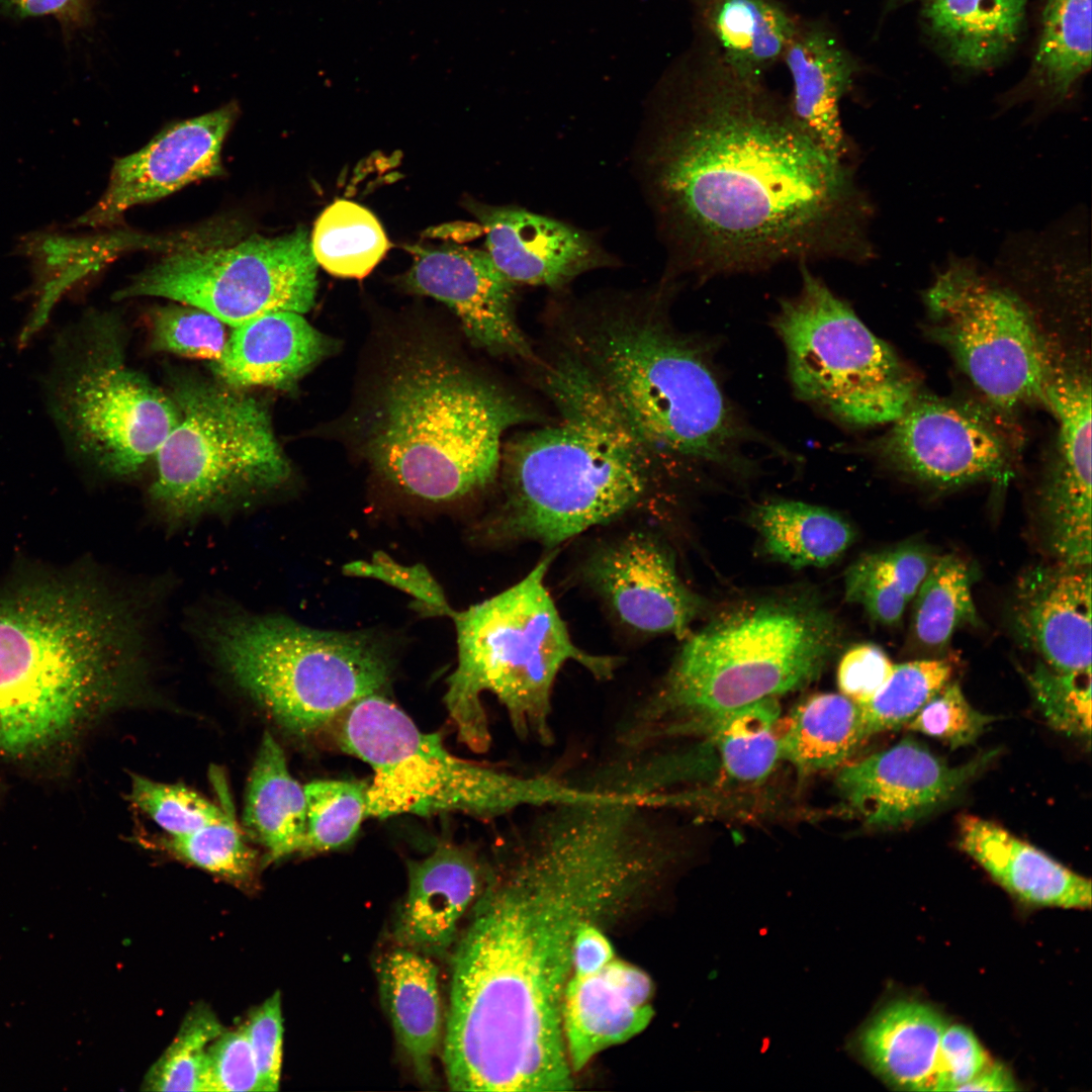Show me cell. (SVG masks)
<instances>
[{"label": "cell", "instance_id": "cell-1", "mask_svg": "<svg viewBox=\"0 0 1092 1092\" xmlns=\"http://www.w3.org/2000/svg\"><path fill=\"white\" fill-rule=\"evenodd\" d=\"M666 864L656 827L616 798L541 807L518 826L454 956L443 1050L452 1090L570 1089L562 1000L574 937Z\"/></svg>", "mask_w": 1092, "mask_h": 1092}, {"label": "cell", "instance_id": "cell-2", "mask_svg": "<svg viewBox=\"0 0 1092 1092\" xmlns=\"http://www.w3.org/2000/svg\"><path fill=\"white\" fill-rule=\"evenodd\" d=\"M633 169L670 277L876 257L875 209L854 164L825 152L788 101L716 53L685 58L655 85Z\"/></svg>", "mask_w": 1092, "mask_h": 1092}, {"label": "cell", "instance_id": "cell-3", "mask_svg": "<svg viewBox=\"0 0 1092 1092\" xmlns=\"http://www.w3.org/2000/svg\"><path fill=\"white\" fill-rule=\"evenodd\" d=\"M131 606L80 575H36L0 593V754L73 740L138 679Z\"/></svg>", "mask_w": 1092, "mask_h": 1092}, {"label": "cell", "instance_id": "cell-4", "mask_svg": "<svg viewBox=\"0 0 1092 1092\" xmlns=\"http://www.w3.org/2000/svg\"><path fill=\"white\" fill-rule=\"evenodd\" d=\"M543 388L558 421L508 447L504 502L484 534L553 548L649 510L658 458L583 361L573 351L560 353L544 372Z\"/></svg>", "mask_w": 1092, "mask_h": 1092}, {"label": "cell", "instance_id": "cell-5", "mask_svg": "<svg viewBox=\"0 0 1092 1092\" xmlns=\"http://www.w3.org/2000/svg\"><path fill=\"white\" fill-rule=\"evenodd\" d=\"M354 419L371 467L405 493L450 502L490 484L502 438L529 419L515 398L429 341L392 351Z\"/></svg>", "mask_w": 1092, "mask_h": 1092}, {"label": "cell", "instance_id": "cell-6", "mask_svg": "<svg viewBox=\"0 0 1092 1092\" xmlns=\"http://www.w3.org/2000/svg\"><path fill=\"white\" fill-rule=\"evenodd\" d=\"M839 643L833 616L802 598L764 601L711 623L686 640L618 728L616 745L629 753L667 747L745 706L800 690Z\"/></svg>", "mask_w": 1092, "mask_h": 1092}, {"label": "cell", "instance_id": "cell-7", "mask_svg": "<svg viewBox=\"0 0 1092 1092\" xmlns=\"http://www.w3.org/2000/svg\"><path fill=\"white\" fill-rule=\"evenodd\" d=\"M663 291L606 306L574 352L657 458L735 462L742 430L705 357L659 315Z\"/></svg>", "mask_w": 1092, "mask_h": 1092}, {"label": "cell", "instance_id": "cell-8", "mask_svg": "<svg viewBox=\"0 0 1092 1092\" xmlns=\"http://www.w3.org/2000/svg\"><path fill=\"white\" fill-rule=\"evenodd\" d=\"M555 555L549 552L494 597L462 612L448 606L443 613L454 620L458 647L444 701L459 741L475 752L491 744L483 693L498 700L519 738L549 746L552 692L562 666L576 661L607 679L620 664V658L588 653L572 642L544 582Z\"/></svg>", "mask_w": 1092, "mask_h": 1092}, {"label": "cell", "instance_id": "cell-9", "mask_svg": "<svg viewBox=\"0 0 1092 1092\" xmlns=\"http://www.w3.org/2000/svg\"><path fill=\"white\" fill-rule=\"evenodd\" d=\"M332 724L339 747L373 769L366 817L461 812L492 819L594 794L551 776L513 775L459 758L438 733L421 731L379 694L358 700Z\"/></svg>", "mask_w": 1092, "mask_h": 1092}, {"label": "cell", "instance_id": "cell-10", "mask_svg": "<svg viewBox=\"0 0 1092 1092\" xmlns=\"http://www.w3.org/2000/svg\"><path fill=\"white\" fill-rule=\"evenodd\" d=\"M228 674L287 731H321L390 677L386 646L364 632L309 628L281 616L236 615L213 630Z\"/></svg>", "mask_w": 1092, "mask_h": 1092}, {"label": "cell", "instance_id": "cell-11", "mask_svg": "<svg viewBox=\"0 0 1092 1092\" xmlns=\"http://www.w3.org/2000/svg\"><path fill=\"white\" fill-rule=\"evenodd\" d=\"M176 425L154 460L150 489L170 520L184 522L283 485L291 466L266 405L222 383L178 377Z\"/></svg>", "mask_w": 1092, "mask_h": 1092}, {"label": "cell", "instance_id": "cell-12", "mask_svg": "<svg viewBox=\"0 0 1092 1092\" xmlns=\"http://www.w3.org/2000/svg\"><path fill=\"white\" fill-rule=\"evenodd\" d=\"M772 326L796 394L842 424H891L917 395L913 375L895 352L807 264H801L798 292L781 301Z\"/></svg>", "mask_w": 1092, "mask_h": 1092}, {"label": "cell", "instance_id": "cell-13", "mask_svg": "<svg viewBox=\"0 0 1092 1092\" xmlns=\"http://www.w3.org/2000/svg\"><path fill=\"white\" fill-rule=\"evenodd\" d=\"M930 334L1003 413L1043 400L1052 349L998 253L984 270L952 255L923 292Z\"/></svg>", "mask_w": 1092, "mask_h": 1092}, {"label": "cell", "instance_id": "cell-14", "mask_svg": "<svg viewBox=\"0 0 1092 1092\" xmlns=\"http://www.w3.org/2000/svg\"><path fill=\"white\" fill-rule=\"evenodd\" d=\"M118 323L90 316L54 388L56 419L98 469L129 477L154 460L178 420L170 394L131 367Z\"/></svg>", "mask_w": 1092, "mask_h": 1092}, {"label": "cell", "instance_id": "cell-15", "mask_svg": "<svg viewBox=\"0 0 1092 1092\" xmlns=\"http://www.w3.org/2000/svg\"><path fill=\"white\" fill-rule=\"evenodd\" d=\"M316 267L304 228L275 238L168 253L116 291V299L157 296L203 309L232 328L275 310L307 312Z\"/></svg>", "mask_w": 1092, "mask_h": 1092}, {"label": "cell", "instance_id": "cell-16", "mask_svg": "<svg viewBox=\"0 0 1092 1092\" xmlns=\"http://www.w3.org/2000/svg\"><path fill=\"white\" fill-rule=\"evenodd\" d=\"M781 719L777 698L758 701L682 742L607 764L593 785L653 810L697 809L752 792L781 761Z\"/></svg>", "mask_w": 1092, "mask_h": 1092}, {"label": "cell", "instance_id": "cell-17", "mask_svg": "<svg viewBox=\"0 0 1092 1092\" xmlns=\"http://www.w3.org/2000/svg\"><path fill=\"white\" fill-rule=\"evenodd\" d=\"M1042 403L1057 422L1053 453L1037 496L1046 552L1058 561L1091 560V380L1075 360L1052 353Z\"/></svg>", "mask_w": 1092, "mask_h": 1092}, {"label": "cell", "instance_id": "cell-18", "mask_svg": "<svg viewBox=\"0 0 1092 1092\" xmlns=\"http://www.w3.org/2000/svg\"><path fill=\"white\" fill-rule=\"evenodd\" d=\"M877 448L898 472L935 488L1011 477L1010 450L999 431L974 410L944 398L917 393Z\"/></svg>", "mask_w": 1092, "mask_h": 1092}, {"label": "cell", "instance_id": "cell-19", "mask_svg": "<svg viewBox=\"0 0 1092 1092\" xmlns=\"http://www.w3.org/2000/svg\"><path fill=\"white\" fill-rule=\"evenodd\" d=\"M583 575L617 620L641 634L684 638L700 610L671 550L644 530L600 545L586 559Z\"/></svg>", "mask_w": 1092, "mask_h": 1092}, {"label": "cell", "instance_id": "cell-20", "mask_svg": "<svg viewBox=\"0 0 1092 1092\" xmlns=\"http://www.w3.org/2000/svg\"><path fill=\"white\" fill-rule=\"evenodd\" d=\"M996 754L986 751L951 766L920 742L904 738L841 766L836 788L847 809L866 825L899 827L951 800Z\"/></svg>", "mask_w": 1092, "mask_h": 1092}, {"label": "cell", "instance_id": "cell-21", "mask_svg": "<svg viewBox=\"0 0 1092 1092\" xmlns=\"http://www.w3.org/2000/svg\"><path fill=\"white\" fill-rule=\"evenodd\" d=\"M238 113L239 106L232 101L176 122L140 151L116 160L105 192L74 224L113 225L134 205L162 198L196 180L221 175L222 144Z\"/></svg>", "mask_w": 1092, "mask_h": 1092}, {"label": "cell", "instance_id": "cell-22", "mask_svg": "<svg viewBox=\"0 0 1092 1092\" xmlns=\"http://www.w3.org/2000/svg\"><path fill=\"white\" fill-rule=\"evenodd\" d=\"M407 288L438 299L457 315L467 339L494 355L533 358L515 311L516 284L487 252L459 246L413 247Z\"/></svg>", "mask_w": 1092, "mask_h": 1092}, {"label": "cell", "instance_id": "cell-23", "mask_svg": "<svg viewBox=\"0 0 1092 1092\" xmlns=\"http://www.w3.org/2000/svg\"><path fill=\"white\" fill-rule=\"evenodd\" d=\"M468 208L486 233L493 264L516 285L560 290L579 275L618 263L593 235L564 221L516 205L471 201Z\"/></svg>", "mask_w": 1092, "mask_h": 1092}, {"label": "cell", "instance_id": "cell-24", "mask_svg": "<svg viewBox=\"0 0 1092 1092\" xmlns=\"http://www.w3.org/2000/svg\"><path fill=\"white\" fill-rule=\"evenodd\" d=\"M1014 634L1062 672L1091 670L1090 566L1060 562L1021 575L1011 608Z\"/></svg>", "mask_w": 1092, "mask_h": 1092}, {"label": "cell", "instance_id": "cell-25", "mask_svg": "<svg viewBox=\"0 0 1092 1092\" xmlns=\"http://www.w3.org/2000/svg\"><path fill=\"white\" fill-rule=\"evenodd\" d=\"M653 985L639 968L613 958L570 971L562 1000V1032L571 1070L640 1033L650 1022Z\"/></svg>", "mask_w": 1092, "mask_h": 1092}, {"label": "cell", "instance_id": "cell-26", "mask_svg": "<svg viewBox=\"0 0 1092 1092\" xmlns=\"http://www.w3.org/2000/svg\"><path fill=\"white\" fill-rule=\"evenodd\" d=\"M408 888L395 934L400 945L441 956L452 944L458 923L480 894L488 873L475 851L440 843L421 860L407 863Z\"/></svg>", "mask_w": 1092, "mask_h": 1092}, {"label": "cell", "instance_id": "cell-27", "mask_svg": "<svg viewBox=\"0 0 1092 1092\" xmlns=\"http://www.w3.org/2000/svg\"><path fill=\"white\" fill-rule=\"evenodd\" d=\"M214 239L215 231L210 223L171 235L119 230L81 237L43 233L28 237L22 251L33 264L37 299L20 342L24 344L44 326L54 306L75 283L119 256L139 250L166 251L168 254L204 247Z\"/></svg>", "mask_w": 1092, "mask_h": 1092}, {"label": "cell", "instance_id": "cell-28", "mask_svg": "<svg viewBox=\"0 0 1092 1092\" xmlns=\"http://www.w3.org/2000/svg\"><path fill=\"white\" fill-rule=\"evenodd\" d=\"M335 349V341L302 313L275 310L234 327L211 367L220 383L235 389L291 390Z\"/></svg>", "mask_w": 1092, "mask_h": 1092}, {"label": "cell", "instance_id": "cell-29", "mask_svg": "<svg viewBox=\"0 0 1092 1092\" xmlns=\"http://www.w3.org/2000/svg\"><path fill=\"white\" fill-rule=\"evenodd\" d=\"M782 60L792 81L788 105L798 124L830 156L853 162L841 101L857 72L854 59L825 25L799 22Z\"/></svg>", "mask_w": 1092, "mask_h": 1092}, {"label": "cell", "instance_id": "cell-30", "mask_svg": "<svg viewBox=\"0 0 1092 1092\" xmlns=\"http://www.w3.org/2000/svg\"><path fill=\"white\" fill-rule=\"evenodd\" d=\"M959 847L1005 891L1037 907L1087 909L1091 882L1002 826L974 816L958 821Z\"/></svg>", "mask_w": 1092, "mask_h": 1092}, {"label": "cell", "instance_id": "cell-31", "mask_svg": "<svg viewBox=\"0 0 1092 1092\" xmlns=\"http://www.w3.org/2000/svg\"><path fill=\"white\" fill-rule=\"evenodd\" d=\"M1091 67V0H1046L1027 77L1006 93L999 112L1032 101L1027 123L1066 104Z\"/></svg>", "mask_w": 1092, "mask_h": 1092}, {"label": "cell", "instance_id": "cell-32", "mask_svg": "<svg viewBox=\"0 0 1092 1092\" xmlns=\"http://www.w3.org/2000/svg\"><path fill=\"white\" fill-rule=\"evenodd\" d=\"M381 1002L418 1080H434L433 1060L442 1036L438 969L426 954L398 946L376 965Z\"/></svg>", "mask_w": 1092, "mask_h": 1092}, {"label": "cell", "instance_id": "cell-33", "mask_svg": "<svg viewBox=\"0 0 1092 1092\" xmlns=\"http://www.w3.org/2000/svg\"><path fill=\"white\" fill-rule=\"evenodd\" d=\"M944 1018L920 1001L896 1000L861 1031L858 1044L873 1071L891 1087L933 1091Z\"/></svg>", "mask_w": 1092, "mask_h": 1092}, {"label": "cell", "instance_id": "cell-34", "mask_svg": "<svg viewBox=\"0 0 1092 1092\" xmlns=\"http://www.w3.org/2000/svg\"><path fill=\"white\" fill-rule=\"evenodd\" d=\"M699 23L722 62L738 77L762 81L795 34L799 21L779 0H693Z\"/></svg>", "mask_w": 1092, "mask_h": 1092}, {"label": "cell", "instance_id": "cell-35", "mask_svg": "<svg viewBox=\"0 0 1092 1092\" xmlns=\"http://www.w3.org/2000/svg\"><path fill=\"white\" fill-rule=\"evenodd\" d=\"M243 821L267 851L263 866L302 849L306 833L304 790L289 772L282 747L268 731L249 776Z\"/></svg>", "mask_w": 1092, "mask_h": 1092}, {"label": "cell", "instance_id": "cell-36", "mask_svg": "<svg viewBox=\"0 0 1092 1092\" xmlns=\"http://www.w3.org/2000/svg\"><path fill=\"white\" fill-rule=\"evenodd\" d=\"M1026 4L1027 0H929L923 17L956 65L982 70L1013 49Z\"/></svg>", "mask_w": 1092, "mask_h": 1092}, {"label": "cell", "instance_id": "cell-37", "mask_svg": "<svg viewBox=\"0 0 1092 1092\" xmlns=\"http://www.w3.org/2000/svg\"><path fill=\"white\" fill-rule=\"evenodd\" d=\"M868 739L860 706L840 694H816L781 719V760L800 775L846 764Z\"/></svg>", "mask_w": 1092, "mask_h": 1092}, {"label": "cell", "instance_id": "cell-38", "mask_svg": "<svg viewBox=\"0 0 1092 1092\" xmlns=\"http://www.w3.org/2000/svg\"><path fill=\"white\" fill-rule=\"evenodd\" d=\"M754 523L768 554L793 567L829 565L854 538L843 518L801 502L763 505L756 510Z\"/></svg>", "mask_w": 1092, "mask_h": 1092}, {"label": "cell", "instance_id": "cell-39", "mask_svg": "<svg viewBox=\"0 0 1092 1092\" xmlns=\"http://www.w3.org/2000/svg\"><path fill=\"white\" fill-rule=\"evenodd\" d=\"M310 249L317 265L332 275L363 278L380 262L389 242L367 208L340 199L317 217Z\"/></svg>", "mask_w": 1092, "mask_h": 1092}, {"label": "cell", "instance_id": "cell-40", "mask_svg": "<svg viewBox=\"0 0 1092 1092\" xmlns=\"http://www.w3.org/2000/svg\"><path fill=\"white\" fill-rule=\"evenodd\" d=\"M972 583V569L963 558L954 554L935 558L913 598L911 631L920 646L943 648L958 629L979 624Z\"/></svg>", "mask_w": 1092, "mask_h": 1092}, {"label": "cell", "instance_id": "cell-41", "mask_svg": "<svg viewBox=\"0 0 1092 1092\" xmlns=\"http://www.w3.org/2000/svg\"><path fill=\"white\" fill-rule=\"evenodd\" d=\"M215 785L222 795L221 819L187 835L162 838L160 844L181 860L238 887L251 889L257 881L259 858L244 840L228 791L218 778Z\"/></svg>", "mask_w": 1092, "mask_h": 1092}, {"label": "cell", "instance_id": "cell-42", "mask_svg": "<svg viewBox=\"0 0 1092 1092\" xmlns=\"http://www.w3.org/2000/svg\"><path fill=\"white\" fill-rule=\"evenodd\" d=\"M946 658L918 659L894 664L878 693L861 708L868 738L906 726L917 712L950 679Z\"/></svg>", "mask_w": 1092, "mask_h": 1092}, {"label": "cell", "instance_id": "cell-43", "mask_svg": "<svg viewBox=\"0 0 1092 1092\" xmlns=\"http://www.w3.org/2000/svg\"><path fill=\"white\" fill-rule=\"evenodd\" d=\"M222 1030L218 1019L208 1008H194L146 1074L143 1088L149 1091L209 1092L207 1050Z\"/></svg>", "mask_w": 1092, "mask_h": 1092}, {"label": "cell", "instance_id": "cell-44", "mask_svg": "<svg viewBox=\"0 0 1092 1092\" xmlns=\"http://www.w3.org/2000/svg\"><path fill=\"white\" fill-rule=\"evenodd\" d=\"M365 782L315 780L303 786L306 833L302 852H321L349 843L366 817Z\"/></svg>", "mask_w": 1092, "mask_h": 1092}, {"label": "cell", "instance_id": "cell-45", "mask_svg": "<svg viewBox=\"0 0 1092 1092\" xmlns=\"http://www.w3.org/2000/svg\"><path fill=\"white\" fill-rule=\"evenodd\" d=\"M129 799L170 836L190 834L221 819L217 806L181 784H165L132 775Z\"/></svg>", "mask_w": 1092, "mask_h": 1092}, {"label": "cell", "instance_id": "cell-46", "mask_svg": "<svg viewBox=\"0 0 1092 1092\" xmlns=\"http://www.w3.org/2000/svg\"><path fill=\"white\" fill-rule=\"evenodd\" d=\"M228 338L221 321L191 305H167L152 315L154 351L213 362L222 355Z\"/></svg>", "mask_w": 1092, "mask_h": 1092}, {"label": "cell", "instance_id": "cell-47", "mask_svg": "<svg viewBox=\"0 0 1092 1092\" xmlns=\"http://www.w3.org/2000/svg\"><path fill=\"white\" fill-rule=\"evenodd\" d=\"M1028 681L1053 728L1090 741L1091 670L1062 672L1043 664L1029 674Z\"/></svg>", "mask_w": 1092, "mask_h": 1092}, {"label": "cell", "instance_id": "cell-48", "mask_svg": "<svg viewBox=\"0 0 1092 1092\" xmlns=\"http://www.w3.org/2000/svg\"><path fill=\"white\" fill-rule=\"evenodd\" d=\"M996 718L974 709L958 682H947L907 723V728L950 748L974 744Z\"/></svg>", "mask_w": 1092, "mask_h": 1092}, {"label": "cell", "instance_id": "cell-49", "mask_svg": "<svg viewBox=\"0 0 1092 1092\" xmlns=\"http://www.w3.org/2000/svg\"><path fill=\"white\" fill-rule=\"evenodd\" d=\"M845 599L857 604L877 623L887 626L901 622L909 602L884 565L879 553L867 554L845 573Z\"/></svg>", "mask_w": 1092, "mask_h": 1092}, {"label": "cell", "instance_id": "cell-50", "mask_svg": "<svg viewBox=\"0 0 1092 1092\" xmlns=\"http://www.w3.org/2000/svg\"><path fill=\"white\" fill-rule=\"evenodd\" d=\"M209 1092H263L244 1023L222 1030L207 1050Z\"/></svg>", "mask_w": 1092, "mask_h": 1092}, {"label": "cell", "instance_id": "cell-51", "mask_svg": "<svg viewBox=\"0 0 1092 1092\" xmlns=\"http://www.w3.org/2000/svg\"><path fill=\"white\" fill-rule=\"evenodd\" d=\"M244 1026L255 1057L263 1092L277 1091L281 1077L284 1031L280 993L275 992L255 1007Z\"/></svg>", "mask_w": 1092, "mask_h": 1092}, {"label": "cell", "instance_id": "cell-52", "mask_svg": "<svg viewBox=\"0 0 1092 1092\" xmlns=\"http://www.w3.org/2000/svg\"><path fill=\"white\" fill-rule=\"evenodd\" d=\"M976 1035L961 1024H946L940 1039L933 1091H959L990 1064Z\"/></svg>", "mask_w": 1092, "mask_h": 1092}, {"label": "cell", "instance_id": "cell-53", "mask_svg": "<svg viewBox=\"0 0 1092 1092\" xmlns=\"http://www.w3.org/2000/svg\"><path fill=\"white\" fill-rule=\"evenodd\" d=\"M894 667L887 653L878 645L861 643L848 649L838 664L840 693L857 704L873 698L889 678Z\"/></svg>", "mask_w": 1092, "mask_h": 1092}, {"label": "cell", "instance_id": "cell-54", "mask_svg": "<svg viewBox=\"0 0 1092 1092\" xmlns=\"http://www.w3.org/2000/svg\"><path fill=\"white\" fill-rule=\"evenodd\" d=\"M879 554L908 602L915 597L936 558L931 550L916 542H906Z\"/></svg>", "mask_w": 1092, "mask_h": 1092}, {"label": "cell", "instance_id": "cell-55", "mask_svg": "<svg viewBox=\"0 0 1092 1092\" xmlns=\"http://www.w3.org/2000/svg\"><path fill=\"white\" fill-rule=\"evenodd\" d=\"M94 0H0V10L12 16L54 15L67 26L89 22Z\"/></svg>", "mask_w": 1092, "mask_h": 1092}, {"label": "cell", "instance_id": "cell-56", "mask_svg": "<svg viewBox=\"0 0 1092 1092\" xmlns=\"http://www.w3.org/2000/svg\"><path fill=\"white\" fill-rule=\"evenodd\" d=\"M613 958L615 954L612 944L594 923H584L579 927L572 945L570 971H589Z\"/></svg>", "mask_w": 1092, "mask_h": 1092}, {"label": "cell", "instance_id": "cell-57", "mask_svg": "<svg viewBox=\"0 0 1092 1092\" xmlns=\"http://www.w3.org/2000/svg\"><path fill=\"white\" fill-rule=\"evenodd\" d=\"M1018 1086L1011 1073L1003 1065L990 1063L959 1091H1017Z\"/></svg>", "mask_w": 1092, "mask_h": 1092}]
</instances>
